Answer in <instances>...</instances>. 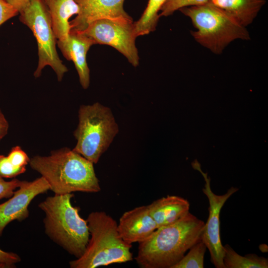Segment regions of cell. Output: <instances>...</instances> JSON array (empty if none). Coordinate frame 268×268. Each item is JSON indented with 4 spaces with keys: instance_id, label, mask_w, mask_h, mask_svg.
<instances>
[{
    "instance_id": "277c9868",
    "label": "cell",
    "mask_w": 268,
    "mask_h": 268,
    "mask_svg": "<svg viewBox=\"0 0 268 268\" xmlns=\"http://www.w3.org/2000/svg\"><path fill=\"white\" fill-rule=\"evenodd\" d=\"M87 222L89 239L83 254L70 261L71 268H95L132 261L131 244L121 237L118 223L103 211L91 212Z\"/></svg>"
},
{
    "instance_id": "d4e9b609",
    "label": "cell",
    "mask_w": 268,
    "mask_h": 268,
    "mask_svg": "<svg viewBox=\"0 0 268 268\" xmlns=\"http://www.w3.org/2000/svg\"><path fill=\"white\" fill-rule=\"evenodd\" d=\"M20 261L21 258L17 254L0 249V268H13Z\"/></svg>"
},
{
    "instance_id": "7a4b0ae2",
    "label": "cell",
    "mask_w": 268,
    "mask_h": 268,
    "mask_svg": "<svg viewBox=\"0 0 268 268\" xmlns=\"http://www.w3.org/2000/svg\"><path fill=\"white\" fill-rule=\"evenodd\" d=\"M29 163L47 181L55 195L101 190L94 164L73 149L64 147L52 151L48 156L36 155Z\"/></svg>"
},
{
    "instance_id": "3957f363",
    "label": "cell",
    "mask_w": 268,
    "mask_h": 268,
    "mask_svg": "<svg viewBox=\"0 0 268 268\" xmlns=\"http://www.w3.org/2000/svg\"><path fill=\"white\" fill-rule=\"evenodd\" d=\"M72 193L48 197L38 205L44 212L46 235L70 255L80 258L89 239L86 220L80 217L78 207L73 206Z\"/></svg>"
},
{
    "instance_id": "9c48e42d",
    "label": "cell",
    "mask_w": 268,
    "mask_h": 268,
    "mask_svg": "<svg viewBox=\"0 0 268 268\" xmlns=\"http://www.w3.org/2000/svg\"><path fill=\"white\" fill-rule=\"evenodd\" d=\"M192 165L201 173L204 179L205 184L202 192L207 197L209 204V215L204 223L201 241L209 252L211 262L213 265L216 268H225L223 261L224 249L220 236V212L226 201L239 189L232 187L223 195L214 194L210 187V178L201 171L200 164L196 161Z\"/></svg>"
},
{
    "instance_id": "ffe728a7",
    "label": "cell",
    "mask_w": 268,
    "mask_h": 268,
    "mask_svg": "<svg viewBox=\"0 0 268 268\" xmlns=\"http://www.w3.org/2000/svg\"><path fill=\"white\" fill-rule=\"evenodd\" d=\"M210 0H166L160 9V17L168 16L185 7L204 4Z\"/></svg>"
},
{
    "instance_id": "7c38bea8",
    "label": "cell",
    "mask_w": 268,
    "mask_h": 268,
    "mask_svg": "<svg viewBox=\"0 0 268 268\" xmlns=\"http://www.w3.org/2000/svg\"><path fill=\"white\" fill-rule=\"evenodd\" d=\"M157 228L147 205L137 206L125 212L118 223L121 237L131 245L144 241Z\"/></svg>"
},
{
    "instance_id": "6da1fadb",
    "label": "cell",
    "mask_w": 268,
    "mask_h": 268,
    "mask_svg": "<svg viewBox=\"0 0 268 268\" xmlns=\"http://www.w3.org/2000/svg\"><path fill=\"white\" fill-rule=\"evenodd\" d=\"M204 223L189 212L177 221L157 228L138 243L136 263L142 268H172L201 240Z\"/></svg>"
},
{
    "instance_id": "5b68a950",
    "label": "cell",
    "mask_w": 268,
    "mask_h": 268,
    "mask_svg": "<svg viewBox=\"0 0 268 268\" xmlns=\"http://www.w3.org/2000/svg\"><path fill=\"white\" fill-rule=\"evenodd\" d=\"M179 10L190 18L197 29L191 31L195 40L215 54H221L235 40L250 39L246 27L209 2Z\"/></svg>"
},
{
    "instance_id": "8fae6325",
    "label": "cell",
    "mask_w": 268,
    "mask_h": 268,
    "mask_svg": "<svg viewBox=\"0 0 268 268\" xmlns=\"http://www.w3.org/2000/svg\"><path fill=\"white\" fill-rule=\"evenodd\" d=\"M79 8L77 16L69 21L70 30L82 31L88 24L104 18H131L125 11V0H74Z\"/></svg>"
},
{
    "instance_id": "ac0fdd59",
    "label": "cell",
    "mask_w": 268,
    "mask_h": 268,
    "mask_svg": "<svg viewBox=\"0 0 268 268\" xmlns=\"http://www.w3.org/2000/svg\"><path fill=\"white\" fill-rule=\"evenodd\" d=\"M166 0H148L147 5L140 18L134 22L137 37L149 34L155 30L160 18L159 11Z\"/></svg>"
},
{
    "instance_id": "d6986e66",
    "label": "cell",
    "mask_w": 268,
    "mask_h": 268,
    "mask_svg": "<svg viewBox=\"0 0 268 268\" xmlns=\"http://www.w3.org/2000/svg\"><path fill=\"white\" fill-rule=\"evenodd\" d=\"M206 249V246L203 241L197 242L172 268H203Z\"/></svg>"
},
{
    "instance_id": "ba28073f",
    "label": "cell",
    "mask_w": 268,
    "mask_h": 268,
    "mask_svg": "<svg viewBox=\"0 0 268 268\" xmlns=\"http://www.w3.org/2000/svg\"><path fill=\"white\" fill-rule=\"evenodd\" d=\"M92 39L95 44L110 46L122 54L134 67L139 64L135 44L134 22L132 17L100 19L89 23L78 31Z\"/></svg>"
},
{
    "instance_id": "e0dca14e",
    "label": "cell",
    "mask_w": 268,
    "mask_h": 268,
    "mask_svg": "<svg viewBox=\"0 0 268 268\" xmlns=\"http://www.w3.org/2000/svg\"><path fill=\"white\" fill-rule=\"evenodd\" d=\"M223 264L225 268H268V260L255 254L242 256L229 245L223 246Z\"/></svg>"
},
{
    "instance_id": "2e32d148",
    "label": "cell",
    "mask_w": 268,
    "mask_h": 268,
    "mask_svg": "<svg viewBox=\"0 0 268 268\" xmlns=\"http://www.w3.org/2000/svg\"><path fill=\"white\" fill-rule=\"evenodd\" d=\"M241 26L251 24L266 2V0H210Z\"/></svg>"
},
{
    "instance_id": "9a60e30c",
    "label": "cell",
    "mask_w": 268,
    "mask_h": 268,
    "mask_svg": "<svg viewBox=\"0 0 268 268\" xmlns=\"http://www.w3.org/2000/svg\"><path fill=\"white\" fill-rule=\"evenodd\" d=\"M51 17L52 27L58 40H67L70 27L69 19L78 14L79 8L74 0H43Z\"/></svg>"
},
{
    "instance_id": "4fadbf2b",
    "label": "cell",
    "mask_w": 268,
    "mask_h": 268,
    "mask_svg": "<svg viewBox=\"0 0 268 268\" xmlns=\"http://www.w3.org/2000/svg\"><path fill=\"white\" fill-rule=\"evenodd\" d=\"M64 57L73 62L79 76V82L84 89L90 84V70L86 61V55L94 41L78 31L70 30L66 41H57Z\"/></svg>"
},
{
    "instance_id": "4316f807",
    "label": "cell",
    "mask_w": 268,
    "mask_h": 268,
    "mask_svg": "<svg viewBox=\"0 0 268 268\" xmlns=\"http://www.w3.org/2000/svg\"><path fill=\"white\" fill-rule=\"evenodd\" d=\"M19 12L24 8L31 0H5Z\"/></svg>"
},
{
    "instance_id": "484cf974",
    "label": "cell",
    "mask_w": 268,
    "mask_h": 268,
    "mask_svg": "<svg viewBox=\"0 0 268 268\" xmlns=\"http://www.w3.org/2000/svg\"><path fill=\"white\" fill-rule=\"evenodd\" d=\"M8 128V123L0 109V140L7 134Z\"/></svg>"
},
{
    "instance_id": "cb8c5ba5",
    "label": "cell",
    "mask_w": 268,
    "mask_h": 268,
    "mask_svg": "<svg viewBox=\"0 0 268 268\" xmlns=\"http://www.w3.org/2000/svg\"><path fill=\"white\" fill-rule=\"evenodd\" d=\"M19 11L5 0H0V25L15 16Z\"/></svg>"
},
{
    "instance_id": "52a82bcc",
    "label": "cell",
    "mask_w": 268,
    "mask_h": 268,
    "mask_svg": "<svg viewBox=\"0 0 268 268\" xmlns=\"http://www.w3.org/2000/svg\"><path fill=\"white\" fill-rule=\"evenodd\" d=\"M19 13L20 21L31 29L37 40L39 59L34 76L39 77L44 67L49 66L55 72L58 81H62L68 69L57 52V39L43 0H31Z\"/></svg>"
},
{
    "instance_id": "603a6c76",
    "label": "cell",
    "mask_w": 268,
    "mask_h": 268,
    "mask_svg": "<svg viewBox=\"0 0 268 268\" xmlns=\"http://www.w3.org/2000/svg\"><path fill=\"white\" fill-rule=\"evenodd\" d=\"M21 182V181L17 179L6 181L0 177V200L11 197L15 190L19 187Z\"/></svg>"
},
{
    "instance_id": "30bf717a",
    "label": "cell",
    "mask_w": 268,
    "mask_h": 268,
    "mask_svg": "<svg viewBox=\"0 0 268 268\" xmlns=\"http://www.w3.org/2000/svg\"><path fill=\"white\" fill-rule=\"evenodd\" d=\"M18 190L5 202L0 204V236L8 224L13 220L21 221L28 217V206L38 195L50 190L43 177L32 181H21Z\"/></svg>"
},
{
    "instance_id": "8992f818",
    "label": "cell",
    "mask_w": 268,
    "mask_h": 268,
    "mask_svg": "<svg viewBox=\"0 0 268 268\" xmlns=\"http://www.w3.org/2000/svg\"><path fill=\"white\" fill-rule=\"evenodd\" d=\"M118 132V125L109 107L99 102L81 105L78 124L73 132L77 142L73 150L96 164Z\"/></svg>"
},
{
    "instance_id": "44dd1931",
    "label": "cell",
    "mask_w": 268,
    "mask_h": 268,
    "mask_svg": "<svg viewBox=\"0 0 268 268\" xmlns=\"http://www.w3.org/2000/svg\"><path fill=\"white\" fill-rule=\"evenodd\" d=\"M25 168L17 167L13 165L7 156L0 155V177L12 178L24 173Z\"/></svg>"
},
{
    "instance_id": "7402d4cb",
    "label": "cell",
    "mask_w": 268,
    "mask_h": 268,
    "mask_svg": "<svg viewBox=\"0 0 268 268\" xmlns=\"http://www.w3.org/2000/svg\"><path fill=\"white\" fill-rule=\"evenodd\" d=\"M7 157L13 165L20 168H26L30 161L26 153L19 146L13 147Z\"/></svg>"
},
{
    "instance_id": "5bb4252c",
    "label": "cell",
    "mask_w": 268,
    "mask_h": 268,
    "mask_svg": "<svg viewBox=\"0 0 268 268\" xmlns=\"http://www.w3.org/2000/svg\"><path fill=\"white\" fill-rule=\"evenodd\" d=\"M157 228L172 224L184 217L190 209L189 201L177 196L168 195L147 205Z\"/></svg>"
}]
</instances>
